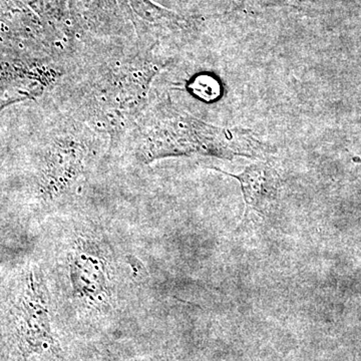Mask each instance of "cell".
Here are the masks:
<instances>
[{
    "label": "cell",
    "instance_id": "obj_1",
    "mask_svg": "<svg viewBox=\"0 0 361 361\" xmlns=\"http://www.w3.org/2000/svg\"><path fill=\"white\" fill-rule=\"evenodd\" d=\"M51 256L44 274L54 311L92 317L115 314L130 307L135 285L146 277L139 261L103 225L92 222L59 224Z\"/></svg>",
    "mask_w": 361,
    "mask_h": 361
},
{
    "label": "cell",
    "instance_id": "obj_2",
    "mask_svg": "<svg viewBox=\"0 0 361 361\" xmlns=\"http://www.w3.org/2000/svg\"><path fill=\"white\" fill-rule=\"evenodd\" d=\"M223 174L238 180L245 200V214L242 224H245L252 211L265 214L277 200L280 189V177L272 166L264 161L252 164L241 174H230L216 169Z\"/></svg>",
    "mask_w": 361,
    "mask_h": 361
}]
</instances>
